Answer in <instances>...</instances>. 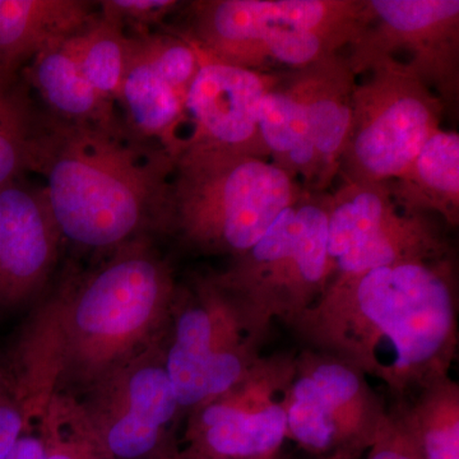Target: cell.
I'll return each instance as SVG.
<instances>
[{
	"label": "cell",
	"mask_w": 459,
	"mask_h": 459,
	"mask_svg": "<svg viewBox=\"0 0 459 459\" xmlns=\"http://www.w3.org/2000/svg\"><path fill=\"white\" fill-rule=\"evenodd\" d=\"M179 287L147 237L135 238L35 314L12 377L29 412L50 395L75 397L168 333Z\"/></svg>",
	"instance_id": "obj_1"
},
{
	"label": "cell",
	"mask_w": 459,
	"mask_h": 459,
	"mask_svg": "<svg viewBox=\"0 0 459 459\" xmlns=\"http://www.w3.org/2000/svg\"><path fill=\"white\" fill-rule=\"evenodd\" d=\"M292 332L304 347L351 362L394 402L449 376L457 358L458 283L453 255L329 281Z\"/></svg>",
	"instance_id": "obj_2"
},
{
	"label": "cell",
	"mask_w": 459,
	"mask_h": 459,
	"mask_svg": "<svg viewBox=\"0 0 459 459\" xmlns=\"http://www.w3.org/2000/svg\"><path fill=\"white\" fill-rule=\"evenodd\" d=\"M175 160L126 126H78L44 117L35 171L62 238L115 252L168 230Z\"/></svg>",
	"instance_id": "obj_3"
},
{
	"label": "cell",
	"mask_w": 459,
	"mask_h": 459,
	"mask_svg": "<svg viewBox=\"0 0 459 459\" xmlns=\"http://www.w3.org/2000/svg\"><path fill=\"white\" fill-rule=\"evenodd\" d=\"M305 192L264 157L186 146L175 159L168 230L207 255H243Z\"/></svg>",
	"instance_id": "obj_4"
},
{
	"label": "cell",
	"mask_w": 459,
	"mask_h": 459,
	"mask_svg": "<svg viewBox=\"0 0 459 459\" xmlns=\"http://www.w3.org/2000/svg\"><path fill=\"white\" fill-rule=\"evenodd\" d=\"M272 325L213 277L178 292L164 360L181 412L188 415L240 382L262 358Z\"/></svg>",
	"instance_id": "obj_5"
},
{
	"label": "cell",
	"mask_w": 459,
	"mask_h": 459,
	"mask_svg": "<svg viewBox=\"0 0 459 459\" xmlns=\"http://www.w3.org/2000/svg\"><path fill=\"white\" fill-rule=\"evenodd\" d=\"M327 199L305 190L214 281L270 325L294 328L328 285Z\"/></svg>",
	"instance_id": "obj_6"
},
{
	"label": "cell",
	"mask_w": 459,
	"mask_h": 459,
	"mask_svg": "<svg viewBox=\"0 0 459 459\" xmlns=\"http://www.w3.org/2000/svg\"><path fill=\"white\" fill-rule=\"evenodd\" d=\"M356 82L340 177L359 183L400 180L425 142L442 129L446 104L401 60L371 65Z\"/></svg>",
	"instance_id": "obj_7"
},
{
	"label": "cell",
	"mask_w": 459,
	"mask_h": 459,
	"mask_svg": "<svg viewBox=\"0 0 459 459\" xmlns=\"http://www.w3.org/2000/svg\"><path fill=\"white\" fill-rule=\"evenodd\" d=\"M388 406L351 362L320 350L296 351L286 401L287 439L314 459H360Z\"/></svg>",
	"instance_id": "obj_8"
},
{
	"label": "cell",
	"mask_w": 459,
	"mask_h": 459,
	"mask_svg": "<svg viewBox=\"0 0 459 459\" xmlns=\"http://www.w3.org/2000/svg\"><path fill=\"white\" fill-rule=\"evenodd\" d=\"M164 341L108 374L82 400L75 398L108 459H164L178 449L183 412L166 371Z\"/></svg>",
	"instance_id": "obj_9"
},
{
	"label": "cell",
	"mask_w": 459,
	"mask_h": 459,
	"mask_svg": "<svg viewBox=\"0 0 459 459\" xmlns=\"http://www.w3.org/2000/svg\"><path fill=\"white\" fill-rule=\"evenodd\" d=\"M296 351L263 355L225 394L186 415L180 459H280Z\"/></svg>",
	"instance_id": "obj_10"
},
{
	"label": "cell",
	"mask_w": 459,
	"mask_h": 459,
	"mask_svg": "<svg viewBox=\"0 0 459 459\" xmlns=\"http://www.w3.org/2000/svg\"><path fill=\"white\" fill-rule=\"evenodd\" d=\"M327 213L329 281L453 255L430 214L403 210L386 184L343 180Z\"/></svg>",
	"instance_id": "obj_11"
},
{
	"label": "cell",
	"mask_w": 459,
	"mask_h": 459,
	"mask_svg": "<svg viewBox=\"0 0 459 459\" xmlns=\"http://www.w3.org/2000/svg\"><path fill=\"white\" fill-rule=\"evenodd\" d=\"M365 21L350 47L353 72L403 51V65L437 95L455 101L458 91V0H364Z\"/></svg>",
	"instance_id": "obj_12"
},
{
	"label": "cell",
	"mask_w": 459,
	"mask_h": 459,
	"mask_svg": "<svg viewBox=\"0 0 459 459\" xmlns=\"http://www.w3.org/2000/svg\"><path fill=\"white\" fill-rule=\"evenodd\" d=\"M199 54L201 65L184 101L186 122L192 124L184 147L213 148L268 159L259 137V110L279 72L230 65L201 49Z\"/></svg>",
	"instance_id": "obj_13"
},
{
	"label": "cell",
	"mask_w": 459,
	"mask_h": 459,
	"mask_svg": "<svg viewBox=\"0 0 459 459\" xmlns=\"http://www.w3.org/2000/svg\"><path fill=\"white\" fill-rule=\"evenodd\" d=\"M60 240L44 188L14 180L0 189V307H20L40 291Z\"/></svg>",
	"instance_id": "obj_14"
},
{
	"label": "cell",
	"mask_w": 459,
	"mask_h": 459,
	"mask_svg": "<svg viewBox=\"0 0 459 459\" xmlns=\"http://www.w3.org/2000/svg\"><path fill=\"white\" fill-rule=\"evenodd\" d=\"M226 62L261 72L295 71L320 62L356 38L350 33L322 31L295 23L274 0L237 5L222 23Z\"/></svg>",
	"instance_id": "obj_15"
},
{
	"label": "cell",
	"mask_w": 459,
	"mask_h": 459,
	"mask_svg": "<svg viewBox=\"0 0 459 459\" xmlns=\"http://www.w3.org/2000/svg\"><path fill=\"white\" fill-rule=\"evenodd\" d=\"M281 80L298 104L316 153L320 190L325 193L340 174L358 75L347 56L336 54L304 68L281 72Z\"/></svg>",
	"instance_id": "obj_16"
},
{
	"label": "cell",
	"mask_w": 459,
	"mask_h": 459,
	"mask_svg": "<svg viewBox=\"0 0 459 459\" xmlns=\"http://www.w3.org/2000/svg\"><path fill=\"white\" fill-rule=\"evenodd\" d=\"M81 0H0V65L21 71L42 50L71 38L92 18Z\"/></svg>",
	"instance_id": "obj_17"
},
{
	"label": "cell",
	"mask_w": 459,
	"mask_h": 459,
	"mask_svg": "<svg viewBox=\"0 0 459 459\" xmlns=\"http://www.w3.org/2000/svg\"><path fill=\"white\" fill-rule=\"evenodd\" d=\"M183 96L142 56L134 38L131 63L117 101L133 134L156 143L177 159L186 141L180 129L186 123Z\"/></svg>",
	"instance_id": "obj_18"
},
{
	"label": "cell",
	"mask_w": 459,
	"mask_h": 459,
	"mask_svg": "<svg viewBox=\"0 0 459 459\" xmlns=\"http://www.w3.org/2000/svg\"><path fill=\"white\" fill-rule=\"evenodd\" d=\"M51 117L78 126H117L115 105L96 92L84 77L69 38L42 50L23 71Z\"/></svg>",
	"instance_id": "obj_19"
},
{
	"label": "cell",
	"mask_w": 459,
	"mask_h": 459,
	"mask_svg": "<svg viewBox=\"0 0 459 459\" xmlns=\"http://www.w3.org/2000/svg\"><path fill=\"white\" fill-rule=\"evenodd\" d=\"M403 210L435 214L451 228L459 221V135L435 132L420 150L409 171L389 184Z\"/></svg>",
	"instance_id": "obj_20"
},
{
	"label": "cell",
	"mask_w": 459,
	"mask_h": 459,
	"mask_svg": "<svg viewBox=\"0 0 459 459\" xmlns=\"http://www.w3.org/2000/svg\"><path fill=\"white\" fill-rule=\"evenodd\" d=\"M23 71L0 65V189L35 171L44 117Z\"/></svg>",
	"instance_id": "obj_21"
},
{
	"label": "cell",
	"mask_w": 459,
	"mask_h": 459,
	"mask_svg": "<svg viewBox=\"0 0 459 459\" xmlns=\"http://www.w3.org/2000/svg\"><path fill=\"white\" fill-rule=\"evenodd\" d=\"M424 459H459V385L437 377L407 400L394 402Z\"/></svg>",
	"instance_id": "obj_22"
},
{
	"label": "cell",
	"mask_w": 459,
	"mask_h": 459,
	"mask_svg": "<svg viewBox=\"0 0 459 459\" xmlns=\"http://www.w3.org/2000/svg\"><path fill=\"white\" fill-rule=\"evenodd\" d=\"M69 41L91 86L115 105L131 63L134 38H129L119 23L99 13Z\"/></svg>",
	"instance_id": "obj_23"
},
{
	"label": "cell",
	"mask_w": 459,
	"mask_h": 459,
	"mask_svg": "<svg viewBox=\"0 0 459 459\" xmlns=\"http://www.w3.org/2000/svg\"><path fill=\"white\" fill-rule=\"evenodd\" d=\"M35 421L45 459H108L91 437L75 398L50 395Z\"/></svg>",
	"instance_id": "obj_24"
},
{
	"label": "cell",
	"mask_w": 459,
	"mask_h": 459,
	"mask_svg": "<svg viewBox=\"0 0 459 459\" xmlns=\"http://www.w3.org/2000/svg\"><path fill=\"white\" fill-rule=\"evenodd\" d=\"M138 50L186 100L201 65L199 49L184 35L135 36Z\"/></svg>",
	"instance_id": "obj_25"
},
{
	"label": "cell",
	"mask_w": 459,
	"mask_h": 459,
	"mask_svg": "<svg viewBox=\"0 0 459 459\" xmlns=\"http://www.w3.org/2000/svg\"><path fill=\"white\" fill-rule=\"evenodd\" d=\"M33 418L7 368L0 365V459H8Z\"/></svg>",
	"instance_id": "obj_26"
},
{
	"label": "cell",
	"mask_w": 459,
	"mask_h": 459,
	"mask_svg": "<svg viewBox=\"0 0 459 459\" xmlns=\"http://www.w3.org/2000/svg\"><path fill=\"white\" fill-rule=\"evenodd\" d=\"M100 4L101 14L119 23L124 30L131 26L146 31L147 27L161 22L181 3L175 0H107Z\"/></svg>",
	"instance_id": "obj_27"
},
{
	"label": "cell",
	"mask_w": 459,
	"mask_h": 459,
	"mask_svg": "<svg viewBox=\"0 0 459 459\" xmlns=\"http://www.w3.org/2000/svg\"><path fill=\"white\" fill-rule=\"evenodd\" d=\"M365 459H424L400 413L392 404Z\"/></svg>",
	"instance_id": "obj_28"
},
{
	"label": "cell",
	"mask_w": 459,
	"mask_h": 459,
	"mask_svg": "<svg viewBox=\"0 0 459 459\" xmlns=\"http://www.w3.org/2000/svg\"><path fill=\"white\" fill-rule=\"evenodd\" d=\"M8 459H45L44 444L35 419L20 437Z\"/></svg>",
	"instance_id": "obj_29"
},
{
	"label": "cell",
	"mask_w": 459,
	"mask_h": 459,
	"mask_svg": "<svg viewBox=\"0 0 459 459\" xmlns=\"http://www.w3.org/2000/svg\"><path fill=\"white\" fill-rule=\"evenodd\" d=\"M164 459H180L179 455H178V449L174 453H171L170 455H168V457H165Z\"/></svg>",
	"instance_id": "obj_30"
}]
</instances>
